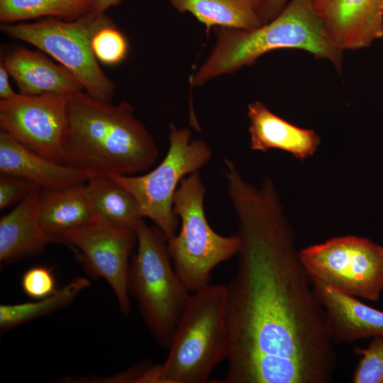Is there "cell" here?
<instances>
[{"label": "cell", "instance_id": "obj_1", "mask_svg": "<svg viewBox=\"0 0 383 383\" xmlns=\"http://www.w3.org/2000/svg\"><path fill=\"white\" fill-rule=\"evenodd\" d=\"M238 219L236 273L226 285L230 348L220 383H326L334 343L272 182L227 177Z\"/></svg>", "mask_w": 383, "mask_h": 383}, {"label": "cell", "instance_id": "obj_2", "mask_svg": "<svg viewBox=\"0 0 383 383\" xmlns=\"http://www.w3.org/2000/svg\"><path fill=\"white\" fill-rule=\"evenodd\" d=\"M67 109L62 164L88 177L131 175L149 169L159 157L130 103L111 104L81 91L68 96Z\"/></svg>", "mask_w": 383, "mask_h": 383}, {"label": "cell", "instance_id": "obj_3", "mask_svg": "<svg viewBox=\"0 0 383 383\" xmlns=\"http://www.w3.org/2000/svg\"><path fill=\"white\" fill-rule=\"evenodd\" d=\"M217 38L209 56L192 76L201 86L218 76L250 66L278 49H299L330 61L340 70L343 52L328 35L311 0H290L270 22L254 29L213 28Z\"/></svg>", "mask_w": 383, "mask_h": 383}, {"label": "cell", "instance_id": "obj_4", "mask_svg": "<svg viewBox=\"0 0 383 383\" xmlns=\"http://www.w3.org/2000/svg\"><path fill=\"white\" fill-rule=\"evenodd\" d=\"M229 348L226 285L209 283L190 295L166 360L148 368L142 382H207Z\"/></svg>", "mask_w": 383, "mask_h": 383}, {"label": "cell", "instance_id": "obj_5", "mask_svg": "<svg viewBox=\"0 0 383 383\" xmlns=\"http://www.w3.org/2000/svg\"><path fill=\"white\" fill-rule=\"evenodd\" d=\"M133 228L138 247L131 258L128 293L155 342L168 349L191 294L174 270L162 231L143 219Z\"/></svg>", "mask_w": 383, "mask_h": 383}, {"label": "cell", "instance_id": "obj_6", "mask_svg": "<svg viewBox=\"0 0 383 383\" xmlns=\"http://www.w3.org/2000/svg\"><path fill=\"white\" fill-rule=\"evenodd\" d=\"M205 193L199 171L182 179L173 199L181 228L167 240L174 270L192 292L209 284L212 270L238 254L240 245L237 233L223 236L211 228L204 212Z\"/></svg>", "mask_w": 383, "mask_h": 383}, {"label": "cell", "instance_id": "obj_7", "mask_svg": "<svg viewBox=\"0 0 383 383\" xmlns=\"http://www.w3.org/2000/svg\"><path fill=\"white\" fill-rule=\"evenodd\" d=\"M113 23L106 14L89 12L72 21L45 18L30 23L2 24L7 36L33 45L66 67L91 96L111 102L115 84L99 66L92 49L95 33Z\"/></svg>", "mask_w": 383, "mask_h": 383}, {"label": "cell", "instance_id": "obj_8", "mask_svg": "<svg viewBox=\"0 0 383 383\" xmlns=\"http://www.w3.org/2000/svg\"><path fill=\"white\" fill-rule=\"evenodd\" d=\"M169 149L162 161L143 175H113L138 202L143 217L151 219L169 240L176 235L178 216L173 211L177 186L185 176L199 171L211 159L212 151L201 139L192 138L187 128L170 124Z\"/></svg>", "mask_w": 383, "mask_h": 383}, {"label": "cell", "instance_id": "obj_9", "mask_svg": "<svg viewBox=\"0 0 383 383\" xmlns=\"http://www.w3.org/2000/svg\"><path fill=\"white\" fill-rule=\"evenodd\" d=\"M311 277L350 296L377 301L383 291V247L355 235L334 237L299 252Z\"/></svg>", "mask_w": 383, "mask_h": 383}, {"label": "cell", "instance_id": "obj_10", "mask_svg": "<svg viewBox=\"0 0 383 383\" xmlns=\"http://www.w3.org/2000/svg\"><path fill=\"white\" fill-rule=\"evenodd\" d=\"M58 239L61 243L77 248L87 273L106 280L116 295L121 311L128 314L131 309L128 290L130 257L137 244L134 228L96 220L66 231Z\"/></svg>", "mask_w": 383, "mask_h": 383}, {"label": "cell", "instance_id": "obj_11", "mask_svg": "<svg viewBox=\"0 0 383 383\" xmlns=\"http://www.w3.org/2000/svg\"><path fill=\"white\" fill-rule=\"evenodd\" d=\"M68 96L17 93L0 101L1 130L28 148L62 164Z\"/></svg>", "mask_w": 383, "mask_h": 383}, {"label": "cell", "instance_id": "obj_12", "mask_svg": "<svg viewBox=\"0 0 383 383\" xmlns=\"http://www.w3.org/2000/svg\"><path fill=\"white\" fill-rule=\"evenodd\" d=\"M333 42L341 50L370 46L383 36L382 0H311Z\"/></svg>", "mask_w": 383, "mask_h": 383}, {"label": "cell", "instance_id": "obj_13", "mask_svg": "<svg viewBox=\"0 0 383 383\" xmlns=\"http://www.w3.org/2000/svg\"><path fill=\"white\" fill-rule=\"evenodd\" d=\"M311 280L334 344L383 335V311L316 278Z\"/></svg>", "mask_w": 383, "mask_h": 383}, {"label": "cell", "instance_id": "obj_14", "mask_svg": "<svg viewBox=\"0 0 383 383\" xmlns=\"http://www.w3.org/2000/svg\"><path fill=\"white\" fill-rule=\"evenodd\" d=\"M0 62L16 82L20 94L69 96L84 91L82 84L66 67L54 62L43 52L17 47L2 55Z\"/></svg>", "mask_w": 383, "mask_h": 383}, {"label": "cell", "instance_id": "obj_15", "mask_svg": "<svg viewBox=\"0 0 383 383\" xmlns=\"http://www.w3.org/2000/svg\"><path fill=\"white\" fill-rule=\"evenodd\" d=\"M0 173L25 178L43 189H57L84 183L88 174L49 159L0 131Z\"/></svg>", "mask_w": 383, "mask_h": 383}, {"label": "cell", "instance_id": "obj_16", "mask_svg": "<svg viewBox=\"0 0 383 383\" xmlns=\"http://www.w3.org/2000/svg\"><path fill=\"white\" fill-rule=\"evenodd\" d=\"M41 188L31 192L0 220V260L10 264L42 253L60 243L41 228L38 217Z\"/></svg>", "mask_w": 383, "mask_h": 383}, {"label": "cell", "instance_id": "obj_17", "mask_svg": "<svg viewBox=\"0 0 383 383\" xmlns=\"http://www.w3.org/2000/svg\"><path fill=\"white\" fill-rule=\"evenodd\" d=\"M248 117L250 148L252 150L278 149L304 160L313 155L320 144L315 131L292 124L273 113L261 101L249 104Z\"/></svg>", "mask_w": 383, "mask_h": 383}, {"label": "cell", "instance_id": "obj_18", "mask_svg": "<svg viewBox=\"0 0 383 383\" xmlns=\"http://www.w3.org/2000/svg\"><path fill=\"white\" fill-rule=\"evenodd\" d=\"M38 217L41 228L57 240L62 233L96 221L84 183L42 189Z\"/></svg>", "mask_w": 383, "mask_h": 383}, {"label": "cell", "instance_id": "obj_19", "mask_svg": "<svg viewBox=\"0 0 383 383\" xmlns=\"http://www.w3.org/2000/svg\"><path fill=\"white\" fill-rule=\"evenodd\" d=\"M262 0H170L181 13L192 14L207 29L223 27L250 30L263 25Z\"/></svg>", "mask_w": 383, "mask_h": 383}, {"label": "cell", "instance_id": "obj_20", "mask_svg": "<svg viewBox=\"0 0 383 383\" xmlns=\"http://www.w3.org/2000/svg\"><path fill=\"white\" fill-rule=\"evenodd\" d=\"M86 190L95 219L133 227L143 216L133 194L113 177H89Z\"/></svg>", "mask_w": 383, "mask_h": 383}, {"label": "cell", "instance_id": "obj_21", "mask_svg": "<svg viewBox=\"0 0 383 383\" xmlns=\"http://www.w3.org/2000/svg\"><path fill=\"white\" fill-rule=\"evenodd\" d=\"M90 285L89 279L77 277L51 295L35 301L0 306V328L4 331L70 305Z\"/></svg>", "mask_w": 383, "mask_h": 383}, {"label": "cell", "instance_id": "obj_22", "mask_svg": "<svg viewBox=\"0 0 383 383\" xmlns=\"http://www.w3.org/2000/svg\"><path fill=\"white\" fill-rule=\"evenodd\" d=\"M91 11L89 0H0L3 24L39 18L72 21Z\"/></svg>", "mask_w": 383, "mask_h": 383}, {"label": "cell", "instance_id": "obj_23", "mask_svg": "<svg viewBox=\"0 0 383 383\" xmlns=\"http://www.w3.org/2000/svg\"><path fill=\"white\" fill-rule=\"evenodd\" d=\"M92 49L97 60L112 66L123 62L128 54V42L114 23L100 28L92 40Z\"/></svg>", "mask_w": 383, "mask_h": 383}, {"label": "cell", "instance_id": "obj_24", "mask_svg": "<svg viewBox=\"0 0 383 383\" xmlns=\"http://www.w3.org/2000/svg\"><path fill=\"white\" fill-rule=\"evenodd\" d=\"M360 356L354 370V383H383V335L372 338L365 348H355Z\"/></svg>", "mask_w": 383, "mask_h": 383}, {"label": "cell", "instance_id": "obj_25", "mask_svg": "<svg viewBox=\"0 0 383 383\" xmlns=\"http://www.w3.org/2000/svg\"><path fill=\"white\" fill-rule=\"evenodd\" d=\"M21 283L23 292L35 299L47 297L57 290L52 270L44 265L35 266L26 270Z\"/></svg>", "mask_w": 383, "mask_h": 383}, {"label": "cell", "instance_id": "obj_26", "mask_svg": "<svg viewBox=\"0 0 383 383\" xmlns=\"http://www.w3.org/2000/svg\"><path fill=\"white\" fill-rule=\"evenodd\" d=\"M40 188L33 182L23 177L0 174V209L22 200L31 192Z\"/></svg>", "mask_w": 383, "mask_h": 383}, {"label": "cell", "instance_id": "obj_27", "mask_svg": "<svg viewBox=\"0 0 383 383\" xmlns=\"http://www.w3.org/2000/svg\"><path fill=\"white\" fill-rule=\"evenodd\" d=\"M287 3L288 0H262L260 14L263 25L277 16Z\"/></svg>", "mask_w": 383, "mask_h": 383}, {"label": "cell", "instance_id": "obj_28", "mask_svg": "<svg viewBox=\"0 0 383 383\" xmlns=\"http://www.w3.org/2000/svg\"><path fill=\"white\" fill-rule=\"evenodd\" d=\"M9 73L4 64L0 62V98L8 99L14 96L16 93L9 82Z\"/></svg>", "mask_w": 383, "mask_h": 383}, {"label": "cell", "instance_id": "obj_29", "mask_svg": "<svg viewBox=\"0 0 383 383\" xmlns=\"http://www.w3.org/2000/svg\"><path fill=\"white\" fill-rule=\"evenodd\" d=\"M91 12L104 13L111 7L116 6L121 0H89Z\"/></svg>", "mask_w": 383, "mask_h": 383}, {"label": "cell", "instance_id": "obj_30", "mask_svg": "<svg viewBox=\"0 0 383 383\" xmlns=\"http://www.w3.org/2000/svg\"><path fill=\"white\" fill-rule=\"evenodd\" d=\"M382 5H383V0H382Z\"/></svg>", "mask_w": 383, "mask_h": 383}]
</instances>
